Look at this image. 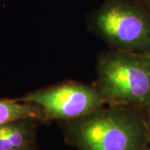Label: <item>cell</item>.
Returning a JSON list of instances; mask_svg holds the SVG:
<instances>
[{"label":"cell","instance_id":"6da1fadb","mask_svg":"<svg viewBox=\"0 0 150 150\" xmlns=\"http://www.w3.org/2000/svg\"><path fill=\"white\" fill-rule=\"evenodd\" d=\"M60 125L65 142L77 150H146L150 144L140 106L103 105Z\"/></svg>","mask_w":150,"mask_h":150},{"label":"cell","instance_id":"7a4b0ae2","mask_svg":"<svg viewBox=\"0 0 150 150\" xmlns=\"http://www.w3.org/2000/svg\"><path fill=\"white\" fill-rule=\"evenodd\" d=\"M95 88L105 105L144 107L150 98V61L145 54L108 49L98 54Z\"/></svg>","mask_w":150,"mask_h":150},{"label":"cell","instance_id":"3957f363","mask_svg":"<svg viewBox=\"0 0 150 150\" xmlns=\"http://www.w3.org/2000/svg\"><path fill=\"white\" fill-rule=\"evenodd\" d=\"M87 27L109 49L149 51L150 13L135 0H105L88 14Z\"/></svg>","mask_w":150,"mask_h":150},{"label":"cell","instance_id":"277c9868","mask_svg":"<svg viewBox=\"0 0 150 150\" xmlns=\"http://www.w3.org/2000/svg\"><path fill=\"white\" fill-rule=\"evenodd\" d=\"M17 100L39 108L43 113V123L80 118L105 105L95 86L74 81L38 89Z\"/></svg>","mask_w":150,"mask_h":150},{"label":"cell","instance_id":"5b68a950","mask_svg":"<svg viewBox=\"0 0 150 150\" xmlns=\"http://www.w3.org/2000/svg\"><path fill=\"white\" fill-rule=\"evenodd\" d=\"M40 123L37 118H23L0 125V150H13L36 143Z\"/></svg>","mask_w":150,"mask_h":150},{"label":"cell","instance_id":"8992f818","mask_svg":"<svg viewBox=\"0 0 150 150\" xmlns=\"http://www.w3.org/2000/svg\"><path fill=\"white\" fill-rule=\"evenodd\" d=\"M23 118H37L43 122V113L32 103L0 98V125Z\"/></svg>","mask_w":150,"mask_h":150},{"label":"cell","instance_id":"52a82bcc","mask_svg":"<svg viewBox=\"0 0 150 150\" xmlns=\"http://www.w3.org/2000/svg\"><path fill=\"white\" fill-rule=\"evenodd\" d=\"M143 108H144V112L145 122H146L147 128L150 134V98Z\"/></svg>","mask_w":150,"mask_h":150},{"label":"cell","instance_id":"ba28073f","mask_svg":"<svg viewBox=\"0 0 150 150\" xmlns=\"http://www.w3.org/2000/svg\"><path fill=\"white\" fill-rule=\"evenodd\" d=\"M13 150H39L38 148L37 144L34 143V144H31L26 145V146H23V147H21V148H18V149H15Z\"/></svg>","mask_w":150,"mask_h":150},{"label":"cell","instance_id":"9c48e42d","mask_svg":"<svg viewBox=\"0 0 150 150\" xmlns=\"http://www.w3.org/2000/svg\"><path fill=\"white\" fill-rule=\"evenodd\" d=\"M150 13V0H135Z\"/></svg>","mask_w":150,"mask_h":150},{"label":"cell","instance_id":"30bf717a","mask_svg":"<svg viewBox=\"0 0 150 150\" xmlns=\"http://www.w3.org/2000/svg\"><path fill=\"white\" fill-rule=\"evenodd\" d=\"M146 54V56L148 57V59H149V61H150V49H149V51L147 54Z\"/></svg>","mask_w":150,"mask_h":150},{"label":"cell","instance_id":"8fae6325","mask_svg":"<svg viewBox=\"0 0 150 150\" xmlns=\"http://www.w3.org/2000/svg\"><path fill=\"white\" fill-rule=\"evenodd\" d=\"M146 150H150V144L149 145V147H148V149H147Z\"/></svg>","mask_w":150,"mask_h":150}]
</instances>
